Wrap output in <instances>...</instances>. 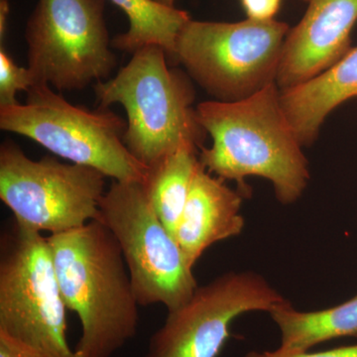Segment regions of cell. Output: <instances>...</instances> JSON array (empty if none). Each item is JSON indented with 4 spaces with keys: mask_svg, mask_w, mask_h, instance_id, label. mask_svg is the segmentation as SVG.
Returning a JSON list of instances; mask_svg holds the SVG:
<instances>
[{
    "mask_svg": "<svg viewBox=\"0 0 357 357\" xmlns=\"http://www.w3.org/2000/svg\"><path fill=\"white\" fill-rule=\"evenodd\" d=\"M48 238L13 220L0 243V333L43 357H79Z\"/></svg>",
    "mask_w": 357,
    "mask_h": 357,
    "instance_id": "obj_6",
    "label": "cell"
},
{
    "mask_svg": "<svg viewBox=\"0 0 357 357\" xmlns=\"http://www.w3.org/2000/svg\"><path fill=\"white\" fill-rule=\"evenodd\" d=\"M199 148L185 142L147 170L145 188L155 213L175 236L195 176L198 172Z\"/></svg>",
    "mask_w": 357,
    "mask_h": 357,
    "instance_id": "obj_15",
    "label": "cell"
},
{
    "mask_svg": "<svg viewBox=\"0 0 357 357\" xmlns=\"http://www.w3.org/2000/svg\"><path fill=\"white\" fill-rule=\"evenodd\" d=\"M48 238L61 294L76 312L79 357H112L137 333L139 304L112 231L98 220Z\"/></svg>",
    "mask_w": 357,
    "mask_h": 357,
    "instance_id": "obj_2",
    "label": "cell"
},
{
    "mask_svg": "<svg viewBox=\"0 0 357 357\" xmlns=\"http://www.w3.org/2000/svg\"><path fill=\"white\" fill-rule=\"evenodd\" d=\"M269 314L280 332L281 351H307L328 340L357 337V294L319 311H299L288 301Z\"/></svg>",
    "mask_w": 357,
    "mask_h": 357,
    "instance_id": "obj_14",
    "label": "cell"
},
{
    "mask_svg": "<svg viewBox=\"0 0 357 357\" xmlns=\"http://www.w3.org/2000/svg\"><path fill=\"white\" fill-rule=\"evenodd\" d=\"M286 302L261 275L227 272L198 286L187 302L169 311L142 357H218L234 319L246 312H271Z\"/></svg>",
    "mask_w": 357,
    "mask_h": 357,
    "instance_id": "obj_10",
    "label": "cell"
},
{
    "mask_svg": "<svg viewBox=\"0 0 357 357\" xmlns=\"http://www.w3.org/2000/svg\"><path fill=\"white\" fill-rule=\"evenodd\" d=\"M93 86L98 107L126 109L124 144L147 170L185 142L203 148L208 133L192 107L195 89L187 75L169 67L161 47H143L116 76Z\"/></svg>",
    "mask_w": 357,
    "mask_h": 357,
    "instance_id": "obj_3",
    "label": "cell"
},
{
    "mask_svg": "<svg viewBox=\"0 0 357 357\" xmlns=\"http://www.w3.org/2000/svg\"><path fill=\"white\" fill-rule=\"evenodd\" d=\"M25 103L0 107V129L25 136L70 163L91 167L117 182H143L147 168L123 142L126 121L109 109L89 110L47 84L26 91Z\"/></svg>",
    "mask_w": 357,
    "mask_h": 357,
    "instance_id": "obj_4",
    "label": "cell"
},
{
    "mask_svg": "<svg viewBox=\"0 0 357 357\" xmlns=\"http://www.w3.org/2000/svg\"><path fill=\"white\" fill-rule=\"evenodd\" d=\"M357 98V47L309 81L281 91V105L303 147L318 137L335 107Z\"/></svg>",
    "mask_w": 357,
    "mask_h": 357,
    "instance_id": "obj_13",
    "label": "cell"
},
{
    "mask_svg": "<svg viewBox=\"0 0 357 357\" xmlns=\"http://www.w3.org/2000/svg\"><path fill=\"white\" fill-rule=\"evenodd\" d=\"M244 357H357V344L335 347L328 351L288 352L280 349L274 351H249Z\"/></svg>",
    "mask_w": 357,
    "mask_h": 357,
    "instance_id": "obj_18",
    "label": "cell"
},
{
    "mask_svg": "<svg viewBox=\"0 0 357 357\" xmlns=\"http://www.w3.org/2000/svg\"><path fill=\"white\" fill-rule=\"evenodd\" d=\"M105 178L50 156L32 160L11 141L0 147V199L16 222L36 231L63 234L98 220Z\"/></svg>",
    "mask_w": 357,
    "mask_h": 357,
    "instance_id": "obj_9",
    "label": "cell"
},
{
    "mask_svg": "<svg viewBox=\"0 0 357 357\" xmlns=\"http://www.w3.org/2000/svg\"><path fill=\"white\" fill-rule=\"evenodd\" d=\"M0 357H43L30 347L0 333Z\"/></svg>",
    "mask_w": 357,
    "mask_h": 357,
    "instance_id": "obj_20",
    "label": "cell"
},
{
    "mask_svg": "<svg viewBox=\"0 0 357 357\" xmlns=\"http://www.w3.org/2000/svg\"><path fill=\"white\" fill-rule=\"evenodd\" d=\"M98 220L119 244L139 306L177 309L198 288L175 236L155 213L143 182L114 181L100 204Z\"/></svg>",
    "mask_w": 357,
    "mask_h": 357,
    "instance_id": "obj_7",
    "label": "cell"
},
{
    "mask_svg": "<svg viewBox=\"0 0 357 357\" xmlns=\"http://www.w3.org/2000/svg\"><path fill=\"white\" fill-rule=\"evenodd\" d=\"M128 16L126 32L112 40V48L133 54L148 45H157L175 60L181 30L191 16L184 10L162 6L155 0H109Z\"/></svg>",
    "mask_w": 357,
    "mask_h": 357,
    "instance_id": "obj_16",
    "label": "cell"
},
{
    "mask_svg": "<svg viewBox=\"0 0 357 357\" xmlns=\"http://www.w3.org/2000/svg\"><path fill=\"white\" fill-rule=\"evenodd\" d=\"M248 20H274L281 8L282 0H239Z\"/></svg>",
    "mask_w": 357,
    "mask_h": 357,
    "instance_id": "obj_19",
    "label": "cell"
},
{
    "mask_svg": "<svg viewBox=\"0 0 357 357\" xmlns=\"http://www.w3.org/2000/svg\"><path fill=\"white\" fill-rule=\"evenodd\" d=\"M196 112L213 139L199 153L208 173L234 181L243 195L250 192L246 178H265L285 206L303 196L310 181L309 162L282 109L276 83L238 102L199 103Z\"/></svg>",
    "mask_w": 357,
    "mask_h": 357,
    "instance_id": "obj_1",
    "label": "cell"
},
{
    "mask_svg": "<svg viewBox=\"0 0 357 357\" xmlns=\"http://www.w3.org/2000/svg\"><path fill=\"white\" fill-rule=\"evenodd\" d=\"M307 10L289 30L276 84L292 89L325 72L351 49L357 0H305Z\"/></svg>",
    "mask_w": 357,
    "mask_h": 357,
    "instance_id": "obj_11",
    "label": "cell"
},
{
    "mask_svg": "<svg viewBox=\"0 0 357 357\" xmlns=\"http://www.w3.org/2000/svg\"><path fill=\"white\" fill-rule=\"evenodd\" d=\"M35 86L28 68L20 67L7 54L3 45L0 47V107L17 105L16 95Z\"/></svg>",
    "mask_w": 357,
    "mask_h": 357,
    "instance_id": "obj_17",
    "label": "cell"
},
{
    "mask_svg": "<svg viewBox=\"0 0 357 357\" xmlns=\"http://www.w3.org/2000/svg\"><path fill=\"white\" fill-rule=\"evenodd\" d=\"M9 14V0H0V41L6 38L7 18Z\"/></svg>",
    "mask_w": 357,
    "mask_h": 357,
    "instance_id": "obj_21",
    "label": "cell"
},
{
    "mask_svg": "<svg viewBox=\"0 0 357 357\" xmlns=\"http://www.w3.org/2000/svg\"><path fill=\"white\" fill-rule=\"evenodd\" d=\"M289 30L276 20H191L178 34L174 61L218 102H238L276 83Z\"/></svg>",
    "mask_w": 357,
    "mask_h": 357,
    "instance_id": "obj_5",
    "label": "cell"
},
{
    "mask_svg": "<svg viewBox=\"0 0 357 357\" xmlns=\"http://www.w3.org/2000/svg\"><path fill=\"white\" fill-rule=\"evenodd\" d=\"M105 7V0H38L25 30L35 84L79 91L110 76L117 58Z\"/></svg>",
    "mask_w": 357,
    "mask_h": 357,
    "instance_id": "obj_8",
    "label": "cell"
},
{
    "mask_svg": "<svg viewBox=\"0 0 357 357\" xmlns=\"http://www.w3.org/2000/svg\"><path fill=\"white\" fill-rule=\"evenodd\" d=\"M155 1L158 2V3L162 4V6L175 7L176 0H155Z\"/></svg>",
    "mask_w": 357,
    "mask_h": 357,
    "instance_id": "obj_22",
    "label": "cell"
},
{
    "mask_svg": "<svg viewBox=\"0 0 357 357\" xmlns=\"http://www.w3.org/2000/svg\"><path fill=\"white\" fill-rule=\"evenodd\" d=\"M243 199L241 192L230 189L201 164L176 231V239L192 269L206 249L243 231Z\"/></svg>",
    "mask_w": 357,
    "mask_h": 357,
    "instance_id": "obj_12",
    "label": "cell"
}]
</instances>
